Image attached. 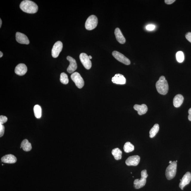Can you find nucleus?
Segmentation results:
<instances>
[{"mask_svg": "<svg viewBox=\"0 0 191 191\" xmlns=\"http://www.w3.org/2000/svg\"><path fill=\"white\" fill-rule=\"evenodd\" d=\"M20 7L24 12L28 14H35L38 10V7L34 2L30 0H24L20 3Z\"/></svg>", "mask_w": 191, "mask_h": 191, "instance_id": "nucleus-1", "label": "nucleus"}, {"mask_svg": "<svg viewBox=\"0 0 191 191\" xmlns=\"http://www.w3.org/2000/svg\"><path fill=\"white\" fill-rule=\"evenodd\" d=\"M156 89L160 94L165 95L169 91V85L165 77L164 76H160L159 80L156 84Z\"/></svg>", "mask_w": 191, "mask_h": 191, "instance_id": "nucleus-2", "label": "nucleus"}, {"mask_svg": "<svg viewBox=\"0 0 191 191\" xmlns=\"http://www.w3.org/2000/svg\"><path fill=\"white\" fill-rule=\"evenodd\" d=\"M177 163L176 161L172 162L166 169V176L168 180H171L175 176L177 171Z\"/></svg>", "mask_w": 191, "mask_h": 191, "instance_id": "nucleus-3", "label": "nucleus"}, {"mask_svg": "<svg viewBox=\"0 0 191 191\" xmlns=\"http://www.w3.org/2000/svg\"><path fill=\"white\" fill-rule=\"evenodd\" d=\"M140 179H136L134 181V187L135 189H139L144 187L146 183V179L148 176L146 170H143L141 172Z\"/></svg>", "mask_w": 191, "mask_h": 191, "instance_id": "nucleus-4", "label": "nucleus"}, {"mask_svg": "<svg viewBox=\"0 0 191 191\" xmlns=\"http://www.w3.org/2000/svg\"><path fill=\"white\" fill-rule=\"evenodd\" d=\"M98 22L97 17L94 15H91L86 21L85 24L86 29L89 30L94 29L96 27Z\"/></svg>", "mask_w": 191, "mask_h": 191, "instance_id": "nucleus-5", "label": "nucleus"}, {"mask_svg": "<svg viewBox=\"0 0 191 191\" xmlns=\"http://www.w3.org/2000/svg\"><path fill=\"white\" fill-rule=\"evenodd\" d=\"M70 77L78 88L81 89L84 87V81L81 75L78 72L73 73L72 74Z\"/></svg>", "mask_w": 191, "mask_h": 191, "instance_id": "nucleus-6", "label": "nucleus"}, {"mask_svg": "<svg viewBox=\"0 0 191 191\" xmlns=\"http://www.w3.org/2000/svg\"><path fill=\"white\" fill-rule=\"evenodd\" d=\"M112 55L116 60L124 64L129 65L131 64L130 61L128 58L117 51H113L112 53Z\"/></svg>", "mask_w": 191, "mask_h": 191, "instance_id": "nucleus-7", "label": "nucleus"}, {"mask_svg": "<svg viewBox=\"0 0 191 191\" xmlns=\"http://www.w3.org/2000/svg\"><path fill=\"white\" fill-rule=\"evenodd\" d=\"M79 58L82 64L87 70L90 69L92 66V63L89 56L84 53H81Z\"/></svg>", "mask_w": 191, "mask_h": 191, "instance_id": "nucleus-8", "label": "nucleus"}, {"mask_svg": "<svg viewBox=\"0 0 191 191\" xmlns=\"http://www.w3.org/2000/svg\"><path fill=\"white\" fill-rule=\"evenodd\" d=\"M62 48L63 44L61 41H57L54 44L51 52L52 56L53 58H56L58 56L59 54L62 50Z\"/></svg>", "mask_w": 191, "mask_h": 191, "instance_id": "nucleus-9", "label": "nucleus"}, {"mask_svg": "<svg viewBox=\"0 0 191 191\" xmlns=\"http://www.w3.org/2000/svg\"><path fill=\"white\" fill-rule=\"evenodd\" d=\"M179 187L181 190H183L184 187L190 183L191 181V173L188 172L183 175L182 178L180 179Z\"/></svg>", "mask_w": 191, "mask_h": 191, "instance_id": "nucleus-10", "label": "nucleus"}, {"mask_svg": "<svg viewBox=\"0 0 191 191\" xmlns=\"http://www.w3.org/2000/svg\"><path fill=\"white\" fill-rule=\"evenodd\" d=\"M67 59L70 62V64L67 69V71L70 73H73L77 68V65L75 59L70 56H68Z\"/></svg>", "mask_w": 191, "mask_h": 191, "instance_id": "nucleus-11", "label": "nucleus"}, {"mask_svg": "<svg viewBox=\"0 0 191 191\" xmlns=\"http://www.w3.org/2000/svg\"><path fill=\"white\" fill-rule=\"evenodd\" d=\"M140 157L138 155H133L130 156L126 160V165L127 166H136L140 162Z\"/></svg>", "mask_w": 191, "mask_h": 191, "instance_id": "nucleus-12", "label": "nucleus"}, {"mask_svg": "<svg viewBox=\"0 0 191 191\" xmlns=\"http://www.w3.org/2000/svg\"><path fill=\"white\" fill-rule=\"evenodd\" d=\"M16 39L18 42L21 44L28 45L30 43V41L27 36L20 32H17L16 33Z\"/></svg>", "mask_w": 191, "mask_h": 191, "instance_id": "nucleus-13", "label": "nucleus"}, {"mask_svg": "<svg viewBox=\"0 0 191 191\" xmlns=\"http://www.w3.org/2000/svg\"><path fill=\"white\" fill-rule=\"evenodd\" d=\"M27 71V67L24 64H18L15 67V73L20 76L24 75Z\"/></svg>", "mask_w": 191, "mask_h": 191, "instance_id": "nucleus-14", "label": "nucleus"}, {"mask_svg": "<svg viewBox=\"0 0 191 191\" xmlns=\"http://www.w3.org/2000/svg\"><path fill=\"white\" fill-rule=\"evenodd\" d=\"M112 81L113 83L117 84L123 85L126 83V80L123 75L117 74L112 78Z\"/></svg>", "mask_w": 191, "mask_h": 191, "instance_id": "nucleus-15", "label": "nucleus"}, {"mask_svg": "<svg viewBox=\"0 0 191 191\" xmlns=\"http://www.w3.org/2000/svg\"><path fill=\"white\" fill-rule=\"evenodd\" d=\"M2 162L5 163L14 164L17 161V158L12 154L7 155L1 158Z\"/></svg>", "mask_w": 191, "mask_h": 191, "instance_id": "nucleus-16", "label": "nucleus"}, {"mask_svg": "<svg viewBox=\"0 0 191 191\" xmlns=\"http://www.w3.org/2000/svg\"><path fill=\"white\" fill-rule=\"evenodd\" d=\"M133 108L138 112V114L140 115L146 114L148 111L147 107L145 104H135Z\"/></svg>", "mask_w": 191, "mask_h": 191, "instance_id": "nucleus-17", "label": "nucleus"}, {"mask_svg": "<svg viewBox=\"0 0 191 191\" xmlns=\"http://www.w3.org/2000/svg\"><path fill=\"white\" fill-rule=\"evenodd\" d=\"M114 33L116 40L120 43L124 44L125 43V38L119 28H117L115 29Z\"/></svg>", "mask_w": 191, "mask_h": 191, "instance_id": "nucleus-18", "label": "nucleus"}, {"mask_svg": "<svg viewBox=\"0 0 191 191\" xmlns=\"http://www.w3.org/2000/svg\"><path fill=\"white\" fill-rule=\"evenodd\" d=\"M184 101V97L181 94L177 95L173 98V104L175 107L178 108L181 106Z\"/></svg>", "mask_w": 191, "mask_h": 191, "instance_id": "nucleus-19", "label": "nucleus"}, {"mask_svg": "<svg viewBox=\"0 0 191 191\" xmlns=\"http://www.w3.org/2000/svg\"><path fill=\"white\" fill-rule=\"evenodd\" d=\"M21 147L24 151H30L32 150V147L31 143L29 142L27 139H25L22 141L21 144Z\"/></svg>", "mask_w": 191, "mask_h": 191, "instance_id": "nucleus-20", "label": "nucleus"}, {"mask_svg": "<svg viewBox=\"0 0 191 191\" xmlns=\"http://www.w3.org/2000/svg\"><path fill=\"white\" fill-rule=\"evenodd\" d=\"M112 153L115 160H119L121 159L122 152L119 148H116L113 150Z\"/></svg>", "mask_w": 191, "mask_h": 191, "instance_id": "nucleus-21", "label": "nucleus"}, {"mask_svg": "<svg viewBox=\"0 0 191 191\" xmlns=\"http://www.w3.org/2000/svg\"><path fill=\"white\" fill-rule=\"evenodd\" d=\"M34 115L37 119H40L41 117L42 110L41 107L39 105H36L33 108Z\"/></svg>", "mask_w": 191, "mask_h": 191, "instance_id": "nucleus-22", "label": "nucleus"}, {"mask_svg": "<svg viewBox=\"0 0 191 191\" xmlns=\"http://www.w3.org/2000/svg\"><path fill=\"white\" fill-rule=\"evenodd\" d=\"M159 129V126L158 124H155L153 127L150 130V138H153L155 136Z\"/></svg>", "mask_w": 191, "mask_h": 191, "instance_id": "nucleus-23", "label": "nucleus"}, {"mask_svg": "<svg viewBox=\"0 0 191 191\" xmlns=\"http://www.w3.org/2000/svg\"><path fill=\"white\" fill-rule=\"evenodd\" d=\"M124 152L127 153H129L134 150V146L130 142H126L124 146Z\"/></svg>", "mask_w": 191, "mask_h": 191, "instance_id": "nucleus-24", "label": "nucleus"}, {"mask_svg": "<svg viewBox=\"0 0 191 191\" xmlns=\"http://www.w3.org/2000/svg\"><path fill=\"white\" fill-rule=\"evenodd\" d=\"M60 81L64 84H67L69 82L68 76L64 73H62L60 75Z\"/></svg>", "mask_w": 191, "mask_h": 191, "instance_id": "nucleus-25", "label": "nucleus"}, {"mask_svg": "<svg viewBox=\"0 0 191 191\" xmlns=\"http://www.w3.org/2000/svg\"><path fill=\"white\" fill-rule=\"evenodd\" d=\"M176 57L177 61L179 63L182 62L184 60V54L182 51H179L177 52L176 54Z\"/></svg>", "mask_w": 191, "mask_h": 191, "instance_id": "nucleus-26", "label": "nucleus"}, {"mask_svg": "<svg viewBox=\"0 0 191 191\" xmlns=\"http://www.w3.org/2000/svg\"><path fill=\"white\" fill-rule=\"evenodd\" d=\"M7 118L6 116L3 115L0 116V124L3 125L7 121Z\"/></svg>", "mask_w": 191, "mask_h": 191, "instance_id": "nucleus-27", "label": "nucleus"}, {"mask_svg": "<svg viewBox=\"0 0 191 191\" xmlns=\"http://www.w3.org/2000/svg\"><path fill=\"white\" fill-rule=\"evenodd\" d=\"M5 127L2 124H0V137H2L4 134Z\"/></svg>", "mask_w": 191, "mask_h": 191, "instance_id": "nucleus-28", "label": "nucleus"}, {"mask_svg": "<svg viewBox=\"0 0 191 191\" xmlns=\"http://www.w3.org/2000/svg\"><path fill=\"white\" fill-rule=\"evenodd\" d=\"M155 28V26L153 24H149L146 26L147 30H153Z\"/></svg>", "mask_w": 191, "mask_h": 191, "instance_id": "nucleus-29", "label": "nucleus"}, {"mask_svg": "<svg viewBox=\"0 0 191 191\" xmlns=\"http://www.w3.org/2000/svg\"><path fill=\"white\" fill-rule=\"evenodd\" d=\"M186 37L187 40L191 43V32H189L186 34Z\"/></svg>", "mask_w": 191, "mask_h": 191, "instance_id": "nucleus-30", "label": "nucleus"}, {"mask_svg": "<svg viewBox=\"0 0 191 191\" xmlns=\"http://www.w3.org/2000/svg\"><path fill=\"white\" fill-rule=\"evenodd\" d=\"M175 1V0H165V2L167 4H171Z\"/></svg>", "mask_w": 191, "mask_h": 191, "instance_id": "nucleus-31", "label": "nucleus"}, {"mask_svg": "<svg viewBox=\"0 0 191 191\" xmlns=\"http://www.w3.org/2000/svg\"><path fill=\"white\" fill-rule=\"evenodd\" d=\"M188 119L190 121H191V108H190L188 110Z\"/></svg>", "mask_w": 191, "mask_h": 191, "instance_id": "nucleus-32", "label": "nucleus"}, {"mask_svg": "<svg viewBox=\"0 0 191 191\" xmlns=\"http://www.w3.org/2000/svg\"><path fill=\"white\" fill-rule=\"evenodd\" d=\"M3 56V53H2L1 52V51H0V57L1 58Z\"/></svg>", "mask_w": 191, "mask_h": 191, "instance_id": "nucleus-33", "label": "nucleus"}, {"mask_svg": "<svg viewBox=\"0 0 191 191\" xmlns=\"http://www.w3.org/2000/svg\"><path fill=\"white\" fill-rule=\"evenodd\" d=\"M2 24V21L1 19H0V28L1 27Z\"/></svg>", "mask_w": 191, "mask_h": 191, "instance_id": "nucleus-34", "label": "nucleus"}, {"mask_svg": "<svg viewBox=\"0 0 191 191\" xmlns=\"http://www.w3.org/2000/svg\"><path fill=\"white\" fill-rule=\"evenodd\" d=\"M89 58H90V59H91L92 58V56H90V55L89 56Z\"/></svg>", "mask_w": 191, "mask_h": 191, "instance_id": "nucleus-35", "label": "nucleus"}, {"mask_svg": "<svg viewBox=\"0 0 191 191\" xmlns=\"http://www.w3.org/2000/svg\"><path fill=\"white\" fill-rule=\"evenodd\" d=\"M172 161H169V164H170L171 163H172Z\"/></svg>", "mask_w": 191, "mask_h": 191, "instance_id": "nucleus-36", "label": "nucleus"}]
</instances>
